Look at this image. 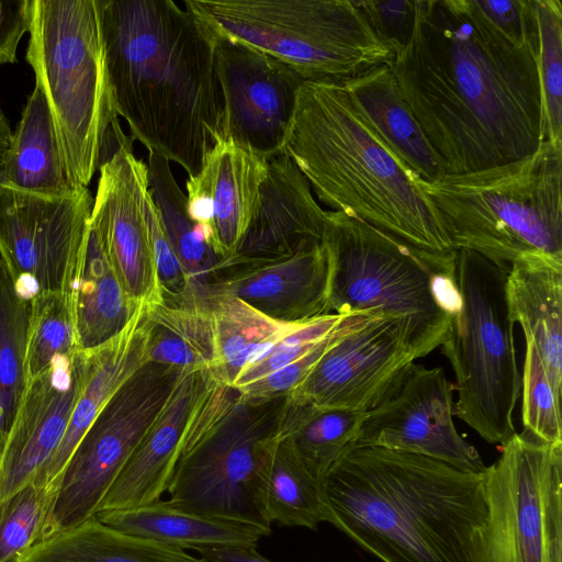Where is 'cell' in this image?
Instances as JSON below:
<instances>
[{
    "label": "cell",
    "mask_w": 562,
    "mask_h": 562,
    "mask_svg": "<svg viewBox=\"0 0 562 562\" xmlns=\"http://www.w3.org/2000/svg\"><path fill=\"white\" fill-rule=\"evenodd\" d=\"M352 314H327L301 324L280 339L237 378L234 387L263 378L306 355L319 341L341 326Z\"/></svg>",
    "instance_id": "obj_40"
},
{
    "label": "cell",
    "mask_w": 562,
    "mask_h": 562,
    "mask_svg": "<svg viewBox=\"0 0 562 562\" xmlns=\"http://www.w3.org/2000/svg\"><path fill=\"white\" fill-rule=\"evenodd\" d=\"M215 40L223 102L221 140L269 160L284 153L304 80L280 60L234 41Z\"/></svg>",
    "instance_id": "obj_14"
},
{
    "label": "cell",
    "mask_w": 562,
    "mask_h": 562,
    "mask_svg": "<svg viewBox=\"0 0 562 562\" xmlns=\"http://www.w3.org/2000/svg\"><path fill=\"white\" fill-rule=\"evenodd\" d=\"M342 83L381 138L424 181L447 175L443 161L404 100L391 66H378Z\"/></svg>",
    "instance_id": "obj_26"
},
{
    "label": "cell",
    "mask_w": 562,
    "mask_h": 562,
    "mask_svg": "<svg viewBox=\"0 0 562 562\" xmlns=\"http://www.w3.org/2000/svg\"><path fill=\"white\" fill-rule=\"evenodd\" d=\"M483 475L487 562H562V443L515 432Z\"/></svg>",
    "instance_id": "obj_12"
},
{
    "label": "cell",
    "mask_w": 562,
    "mask_h": 562,
    "mask_svg": "<svg viewBox=\"0 0 562 562\" xmlns=\"http://www.w3.org/2000/svg\"><path fill=\"white\" fill-rule=\"evenodd\" d=\"M31 300L0 267V451L24 389L23 360Z\"/></svg>",
    "instance_id": "obj_35"
},
{
    "label": "cell",
    "mask_w": 562,
    "mask_h": 562,
    "mask_svg": "<svg viewBox=\"0 0 562 562\" xmlns=\"http://www.w3.org/2000/svg\"><path fill=\"white\" fill-rule=\"evenodd\" d=\"M423 187L440 212L453 247L507 269L527 254L562 259V142L529 156Z\"/></svg>",
    "instance_id": "obj_7"
},
{
    "label": "cell",
    "mask_w": 562,
    "mask_h": 562,
    "mask_svg": "<svg viewBox=\"0 0 562 562\" xmlns=\"http://www.w3.org/2000/svg\"><path fill=\"white\" fill-rule=\"evenodd\" d=\"M214 38L238 42L294 70L304 81L344 82L391 66L395 53L356 0H184Z\"/></svg>",
    "instance_id": "obj_9"
},
{
    "label": "cell",
    "mask_w": 562,
    "mask_h": 562,
    "mask_svg": "<svg viewBox=\"0 0 562 562\" xmlns=\"http://www.w3.org/2000/svg\"><path fill=\"white\" fill-rule=\"evenodd\" d=\"M156 214L147 165L124 134L99 168L89 223L124 290L140 304L161 301L151 248Z\"/></svg>",
    "instance_id": "obj_15"
},
{
    "label": "cell",
    "mask_w": 562,
    "mask_h": 562,
    "mask_svg": "<svg viewBox=\"0 0 562 562\" xmlns=\"http://www.w3.org/2000/svg\"><path fill=\"white\" fill-rule=\"evenodd\" d=\"M117 116L132 139L194 177L221 140L215 40L173 0H99Z\"/></svg>",
    "instance_id": "obj_2"
},
{
    "label": "cell",
    "mask_w": 562,
    "mask_h": 562,
    "mask_svg": "<svg viewBox=\"0 0 562 562\" xmlns=\"http://www.w3.org/2000/svg\"><path fill=\"white\" fill-rule=\"evenodd\" d=\"M2 266H5V263H4L3 255H2L1 249H0V267H2Z\"/></svg>",
    "instance_id": "obj_46"
},
{
    "label": "cell",
    "mask_w": 562,
    "mask_h": 562,
    "mask_svg": "<svg viewBox=\"0 0 562 562\" xmlns=\"http://www.w3.org/2000/svg\"><path fill=\"white\" fill-rule=\"evenodd\" d=\"M521 389L525 431L549 443H562L561 394L551 385L543 363L529 340H526Z\"/></svg>",
    "instance_id": "obj_39"
},
{
    "label": "cell",
    "mask_w": 562,
    "mask_h": 562,
    "mask_svg": "<svg viewBox=\"0 0 562 562\" xmlns=\"http://www.w3.org/2000/svg\"><path fill=\"white\" fill-rule=\"evenodd\" d=\"M329 261L324 244L289 259L214 278L207 295L235 296L268 317L302 324L328 313Z\"/></svg>",
    "instance_id": "obj_21"
},
{
    "label": "cell",
    "mask_w": 562,
    "mask_h": 562,
    "mask_svg": "<svg viewBox=\"0 0 562 562\" xmlns=\"http://www.w3.org/2000/svg\"><path fill=\"white\" fill-rule=\"evenodd\" d=\"M209 378V370H183L160 415L116 475L97 513L147 505L168 491L187 420Z\"/></svg>",
    "instance_id": "obj_22"
},
{
    "label": "cell",
    "mask_w": 562,
    "mask_h": 562,
    "mask_svg": "<svg viewBox=\"0 0 562 562\" xmlns=\"http://www.w3.org/2000/svg\"><path fill=\"white\" fill-rule=\"evenodd\" d=\"M328 313H363L400 323L415 359L448 337L459 307L457 251L422 250L366 221L327 211Z\"/></svg>",
    "instance_id": "obj_5"
},
{
    "label": "cell",
    "mask_w": 562,
    "mask_h": 562,
    "mask_svg": "<svg viewBox=\"0 0 562 562\" xmlns=\"http://www.w3.org/2000/svg\"><path fill=\"white\" fill-rule=\"evenodd\" d=\"M267 165L268 160L222 139L200 171L187 179L188 214L220 263L235 254L256 213Z\"/></svg>",
    "instance_id": "obj_20"
},
{
    "label": "cell",
    "mask_w": 562,
    "mask_h": 562,
    "mask_svg": "<svg viewBox=\"0 0 562 562\" xmlns=\"http://www.w3.org/2000/svg\"><path fill=\"white\" fill-rule=\"evenodd\" d=\"M92 204L88 188L40 195L0 184V249L21 294L68 293Z\"/></svg>",
    "instance_id": "obj_13"
},
{
    "label": "cell",
    "mask_w": 562,
    "mask_h": 562,
    "mask_svg": "<svg viewBox=\"0 0 562 562\" xmlns=\"http://www.w3.org/2000/svg\"><path fill=\"white\" fill-rule=\"evenodd\" d=\"M509 314L532 342L548 379L561 394L562 382V259L527 254L508 268Z\"/></svg>",
    "instance_id": "obj_24"
},
{
    "label": "cell",
    "mask_w": 562,
    "mask_h": 562,
    "mask_svg": "<svg viewBox=\"0 0 562 562\" xmlns=\"http://www.w3.org/2000/svg\"><path fill=\"white\" fill-rule=\"evenodd\" d=\"M68 295L82 351L95 349L122 333L145 304L126 293L90 223Z\"/></svg>",
    "instance_id": "obj_25"
},
{
    "label": "cell",
    "mask_w": 562,
    "mask_h": 562,
    "mask_svg": "<svg viewBox=\"0 0 562 562\" xmlns=\"http://www.w3.org/2000/svg\"><path fill=\"white\" fill-rule=\"evenodd\" d=\"M507 271L473 250H457L459 307L440 346L456 375L453 415L501 445L516 432L513 413L521 390Z\"/></svg>",
    "instance_id": "obj_10"
},
{
    "label": "cell",
    "mask_w": 562,
    "mask_h": 562,
    "mask_svg": "<svg viewBox=\"0 0 562 562\" xmlns=\"http://www.w3.org/2000/svg\"><path fill=\"white\" fill-rule=\"evenodd\" d=\"M286 396L255 402L210 372L187 420L168 502L271 532L265 484Z\"/></svg>",
    "instance_id": "obj_6"
},
{
    "label": "cell",
    "mask_w": 562,
    "mask_h": 562,
    "mask_svg": "<svg viewBox=\"0 0 562 562\" xmlns=\"http://www.w3.org/2000/svg\"><path fill=\"white\" fill-rule=\"evenodd\" d=\"M32 0L0 1V66L14 64L24 34L30 32Z\"/></svg>",
    "instance_id": "obj_43"
},
{
    "label": "cell",
    "mask_w": 562,
    "mask_h": 562,
    "mask_svg": "<svg viewBox=\"0 0 562 562\" xmlns=\"http://www.w3.org/2000/svg\"><path fill=\"white\" fill-rule=\"evenodd\" d=\"M85 351L25 385L0 451V503L32 483L58 449L85 381Z\"/></svg>",
    "instance_id": "obj_18"
},
{
    "label": "cell",
    "mask_w": 562,
    "mask_h": 562,
    "mask_svg": "<svg viewBox=\"0 0 562 562\" xmlns=\"http://www.w3.org/2000/svg\"><path fill=\"white\" fill-rule=\"evenodd\" d=\"M183 370L146 362L121 385L68 459L38 540L94 516L116 475L160 415Z\"/></svg>",
    "instance_id": "obj_11"
},
{
    "label": "cell",
    "mask_w": 562,
    "mask_h": 562,
    "mask_svg": "<svg viewBox=\"0 0 562 562\" xmlns=\"http://www.w3.org/2000/svg\"><path fill=\"white\" fill-rule=\"evenodd\" d=\"M210 562H271L260 555L256 547H216L199 551Z\"/></svg>",
    "instance_id": "obj_44"
},
{
    "label": "cell",
    "mask_w": 562,
    "mask_h": 562,
    "mask_svg": "<svg viewBox=\"0 0 562 562\" xmlns=\"http://www.w3.org/2000/svg\"><path fill=\"white\" fill-rule=\"evenodd\" d=\"M265 506L271 524L316 530L326 519L322 484L279 439L267 469Z\"/></svg>",
    "instance_id": "obj_34"
},
{
    "label": "cell",
    "mask_w": 562,
    "mask_h": 562,
    "mask_svg": "<svg viewBox=\"0 0 562 562\" xmlns=\"http://www.w3.org/2000/svg\"><path fill=\"white\" fill-rule=\"evenodd\" d=\"M539 35L518 40L476 0H415L407 44L391 65L447 173L521 159L543 142Z\"/></svg>",
    "instance_id": "obj_1"
},
{
    "label": "cell",
    "mask_w": 562,
    "mask_h": 562,
    "mask_svg": "<svg viewBox=\"0 0 562 562\" xmlns=\"http://www.w3.org/2000/svg\"><path fill=\"white\" fill-rule=\"evenodd\" d=\"M148 180L164 232L193 286L206 291L216 274L220 257L205 241L187 211V195L179 188L170 161L148 151Z\"/></svg>",
    "instance_id": "obj_33"
},
{
    "label": "cell",
    "mask_w": 562,
    "mask_h": 562,
    "mask_svg": "<svg viewBox=\"0 0 562 562\" xmlns=\"http://www.w3.org/2000/svg\"><path fill=\"white\" fill-rule=\"evenodd\" d=\"M366 413L318 407L286 397L277 439L285 441L322 483L344 451L352 445Z\"/></svg>",
    "instance_id": "obj_32"
},
{
    "label": "cell",
    "mask_w": 562,
    "mask_h": 562,
    "mask_svg": "<svg viewBox=\"0 0 562 562\" xmlns=\"http://www.w3.org/2000/svg\"><path fill=\"white\" fill-rule=\"evenodd\" d=\"M284 153L333 211L425 251H457L424 180L381 138L342 82L302 83Z\"/></svg>",
    "instance_id": "obj_4"
},
{
    "label": "cell",
    "mask_w": 562,
    "mask_h": 562,
    "mask_svg": "<svg viewBox=\"0 0 562 562\" xmlns=\"http://www.w3.org/2000/svg\"><path fill=\"white\" fill-rule=\"evenodd\" d=\"M415 360L400 323L372 316L338 339L286 397L366 413L395 393Z\"/></svg>",
    "instance_id": "obj_16"
},
{
    "label": "cell",
    "mask_w": 562,
    "mask_h": 562,
    "mask_svg": "<svg viewBox=\"0 0 562 562\" xmlns=\"http://www.w3.org/2000/svg\"><path fill=\"white\" fill-rule=\"evenodd\" d=\"M12 138V131L10 128L9 122L0 109V184H1V175L2 167L7 156V153L10 148Z\"/></svg>",
    "instance_id": "obj_45"
},
{
    "label": "cell",
    "mask_w": 562,
    "mask_h": 562,
    "mask_svg": "<svg viewBox=\"0 0 562 562\" xmlns=\"http://www.w3.org/2000/svg\"><path fill=\"white\" fill-rule=\"evenodd\" d=\"M94 516L122 532L198 552L216 547H257L262 537L269 536L257 526L198 514L160 499L131 509L99 512Z\"/></svg>",
    "instance_id": "obj_27"
},
{
    "label": "cell",
    "mask_w": 562,
    "mask_h": 562,
    "mask_svg": "<svg viewBox=\"0 0 562 562\" xmlns=\"http://www.w3.org/2000/svg\"><path fill=\"white\" fill-rule=\"evenodd\" d=\"M326 213L291 157L283 153L269 159L256 213L237 250L220 263L214 278L289 259L321 245Z\"/></svg>",
    "instance_id": "obj_19"
},
{
    "label": "cell",
    "mask_w": 562,
    "mask_h": 562,
    "mask_svg": "<svg viewBox=\"0 0 562 562\" xmlns=\"http://www.w3.org/2000/svg\"><path fill=\"white\" fill-rule=\"evenodd\" d=\"M80 351L68 293H37L31 299L23 360L24 386L59 357Z\"/></svg>",
    "instance_id": "obj_36"
},
{
    "label": "cell",
    "mask_w": 562,
    "mask_h": 562,
    "mask_svg": "<svg viewBox=\"0 0 562 562\" xmlns=\"http://www.w3.org/2000/svg\"><path fill=\"white\" fill-rule=\"evenodd\" d=\"M50 495L34 482L0 503V562H22L38 540Z\"/></svg>",
    "instance_id": "obj_38"
},
{
    "label": "cell",
    "mask_w": 562,
    "mask_h": 562,
    "mask_svg": "<svg viewBox=\"0 0 562 562\" xmlns=\"http://www.w3.org/2000/svg\"><path fill=\"white\" fill-rule=\"evenodd\" d=\"M453 391L441 368L413 363L395 393L366 412L352 446L420 454L483 473L477 450L453 424Z\"/></svg>",
    "instance_id": "obj_17"
},
{
    "label": "cell",
    "mask_w": 562,
    "mask_h": 562,
    "mask_svg": "<svg viewBox=\"0 0 562 562\" xmlns=\"http://www.w3.org/2000/svg\"><path fill=\"white\" fill-rule=\"evenodd\" d=\"M26 60L54 121L69 184L88 188L120 124L99 0H32Z\"/></svg>",
    "instance_id": "obj_8"
},
{
    "label": "cell",
    "mask_w": 562,
    "mask_h": 562,
    "mask_svg": "<svg viewBox=\"0 0 562 562\" xmlns=\"http://www.w3.org/2000/svg\"><path fill=\"white\" fill-rule=\"evenodd\" d=\"M207 299L215 338V363L209 371L216 381L231 386L246 368L301 325L272 319L235 296Z\"/></svg>",
    "instance_id": "obj_30"
},
{
    "label": "cell",
    "mask_w": 562,
    "mask_h": 562,
    "mask_svg": "<svg viewBox=\"0 0 562 562\" xmlns=\"http://www.w3.org/2000/svg\"><path fill=\"white\" fill-rule=\"evenodd\" d=\"M321 484L325 521L382 562H487L483 473L351 445Z\"/></svg>",
    "instance_id": "obj_3"
},
{
    "label": "cell",
    "mask_w": 562,
    "mask_h": 562,
    "mask_svg": "<svg viewBox=\"0 0 562 562\" xmlns=\"http://www.w3.org/2000/svg\"><path fill=\"white\" fill-rule=\"evenodd\" d=\"M1 184L40 195H60L74 189L66 176L47 100L37 85L12 133Z\"/></svg>",
    "instance_id": "obj_28"
},
{
    "label": "cell",
    "mask_w": 562,
    "mask_h": 562,
    "mask_svg": "<svg viewBox=\"0 0 562 562\" xmlns=\"http://www.w3.org/2000/svg\"><path fill=\"white\" fill-rule=\"evenodd\" d=\"M147 362L191 370H211L215 338L209 299L181 305L146 304Z\"/></svg>",
    "instance_id": "obj_31"
},
{
    "label": "cell",
    "mask_w": 562,
    "mask_h": 562,
    "mask_svg": "<svg viewBox=\"0 0 562 562\" xmlns=\"http://www.w3.org/2000/svg\"><path fill=\"white\" fill-rule=\"evenodd\" d=\"M22 562H210L201 555L116 530L95 516L38 540Z\"/></svg>",
    "instance_id": "obj_29"
},
{
    "label": "cell",
    "mask_w": 562,
    "mask_h": 562,
    "mask_svg": "<svg viewBox=\"0 0 562 562\" xmlns=\"http://www.w3.org/2000/svg\"><path fill=\"white\" fill-rule=\"evenodd\" d=\"M148 319L144 304L127 327L106 344L85 351V381L65 436L33 481L50 495L76 446L121 385L147 362Z\"/></svg>",
    "instance_id": "obj_23"
},
{
    "label": "cell",
    "mask_w": 562,
    "mask_h": 562,
    "mask_svg": "<svg viewBox=\"0 0 562 562\" xmlns=\"http://www.w3.org/2000/svg\"><path fill=\"white\" fill-rule=\"evenodd\" d=\"M372 316L376 315L352 314L341 326L296 361L236 389L245 398L255 402L288 396L304 381L318 360L338 339Z\"/></svg>",
    "instance_id": "obj_41"
},
{
    "label": "cell",
    "mask_w": 562,
    "mask_h": 562,
    "mask_svg": "<svg viewBox=\"0 0 562 562\" xmlns=\"http://www.w3.org/2000/svg\"><path fill=\"white\" fill-rule=\"evenodd\" d=\"M538 68L543 106V142H562V3L535 0Z\"/></svg>",
    "instance_id": "obj_37"
},
{
    "label": "cell",
    "mask_w": 562,
    "mask_h": 562,
    "mask_svg": "<svg viewBox=\"0 0 562 562\" xmlns=\"http://www.w3.org/2000/svg\"><path fill=\"white\" fill-rule=\"evenodd\" d=\"M357 3L394 53L407 44L414 25L415 0H357Z\"/></svg>",
    "instance_id": "obj_42"
}]
</instances>
